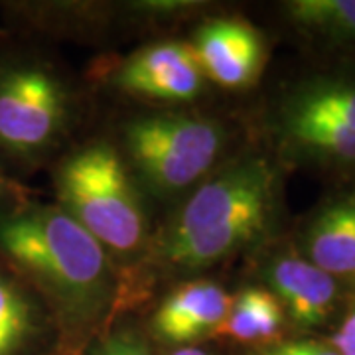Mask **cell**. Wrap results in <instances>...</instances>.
I'll return each mask as SVG.
<instances>
[{"label":"cell","mask_w":355,"mask_h":355,"mask_svg":"<svg viewBox=\"0 0 355 355\" xmlns=\"http://www.w3.org/2000/svg\"><path fill=\"white\" fill-rule=\"evenodd\" d=\"M279 174L265 156L233 154L174 203L127 280V304L162 282L198 279L265 241L279 216Z\"/></svg>","instance_id":"cell-1"},{"label":"cell","mask_w":355,"mask_h":355,"mask_svg":"<svg viewBox=\"0 0 355 355\" xmlns=\"http://www.w3.org/2000/svg\"><path fill=\"white\" fill-rule=\"evenodd\" d=\"M0 259L32 282L62 331H99L127 308L125 275L58 203L0 211Z\"/></svg>","instance_id":"cell-2"},{"label":"cell","mask_w":355,"mask_h":355,"mask_svg":"<svg viewBox=\"0 0 355 355\" xmlns=\"http://www.w3.org/2000/svg\"><path fill=\"white\" fill-rule=\"evenodd\" d=\"M81 89L32 46L0 44V168L32 174L64 154L81 121Z\"/></svg>","instance_id":"cell-3"},{"label":"cell","mask_w":355,"mask_h":355,"mask_svg":"<svg viewBox=\"0 0 355 355\" xmlns=\"http://www.w3.org/2000/svg\"><path fill=\"white\" fill-rule=\"evenodd\" d=\"M55 202L128 277L142 263L153 225L146 198L113 140L95 139L53 162Z\"/></svg>","instance_id":"cell-4"},{"label":"cell","mask_w":355,"mask_h":355,"mask_svg":"<svg viewBox=\"0 0 355 355\" xmlns=\"http://www.w3.org/2000/svg\"><path fill=\"white\" fill-rule=\"evenodd\" d=\"M146 196L178 203L233 154L227 121L198 109H150L130 114L113 140Z\"/></svg>","instance_id":"cell-5"},{"label":"cell","mask_w":355,"mask_h":355,"mask_svg":"<svg viewBox=\"0 0 355 355\" xmlns=\"http://www.w3.org/2000/svg\"><path fill=\"white\" fill-rule=\"evenodd\" d=\"M272 132L291 160L320 168L355 166V79L316 77L292 87L272 116Z\"/></svg>","instance_id":"cell-6"},{"label":"cell","mask_w":355,"mask_h":355,"mask_svg":"<svg viewBox=\"0 0 355 355\" xmlns=\"http://www.w3.org/2000/svg\"><path fill=\"white\" fill-rule=\"evenodd\" d=\"M95 73L114 91L162 109H186L207 89L190 42L174 38L146 42L125 58L97 64Z\"/></svg>","instance_id":"cell-7"},{"label":"cell","mask_w":355,"mask_h":355,"mask_svg":"<svg viewBox=\"0 0 355 355\" xmlns=\"http://www.w3.org/2000/svg\"><path fill=\"white\" fill-rule=\"evenodd\" d=\"M190 46L205 81L225 91H247L265 71V38L239 16L205 18L193 30Z\"/></svg>","instance_id":"cell-8"},{"label":"cell","mask_w":355,"mask_h":355,"mask_svg":"<svg viewBox=\"0 0 355 355\" xmlns=\"http://www.w3.org/2000/svg\"><path fill=\"white\" fill-rule=\"evenodd\" d=\"M261 280L279 300L286 320L302 330L324 326L340 304L342 284L294 249L270 254Z\"/></svg>","instance_id":"cell-9"},{"label":"cell","mask_w":355,"mask_h":355,"mask_svg":"<svg viewBox=\"0 0 355 355\" xmlns=\"http://www.w3.org/2000/svg\"><path fill=\"white\" fill-rule=\"evenodd\" d=\"M231 298L211 279H188L172 284L150 318V331L158 342L186 347L203 338H214L225 322Z\"/></svg>","instance_id":"cell-10"},{"label":"cell","mask_w":355,"mask_h":355,"mask_svg":"<svg viewBox=\"0 0 355 355\" xmlns=\"http://www.w3.org/2000/svg\"><path fill=\"white\" fill-rule=\"evenodd\" d=\"M60 324L32 282L0 259V355H28Z\"/></svg>","instance_id":"cell-11"},{"label":"cell","mask_w":355,"mask_h":355,"mask_svg":"<svg viewBox=\"0 0 355 355\" xmlns=\"http://www.w3.org/2000/svg\"><path fill=\"white\" fill-rule=\"evenodd\" d=\"M296 251L340 284H355V191L326 202L308 219Z\"/></svg>","instance_id":"cell-12"},{"label":"cell","mask_w":355,"mask_h":355,"mask_svg":"<svg viewBox=\"0 0 355 355\" xmlns=\"http://www.w3.org/2000/svg\"><path fill=\"white\" fill-rule=\"evenodd\" d=\"M286 324L282 306L263 284L245 286L231 298L225 322L214 338H225L237 343L272 345Z\"/></svg>","instance_id":"cell-13"},{"label":"cell","mask_w":355,"mask_h":355,"mask_svg":"<svg viewBox=\"0 0 355 355\" xmlns=\"http://www.w3.org/2000/svg\"><path fill=\"white\" fill-rule=\"evenodd\" d=\"M282 14L304 38L328 48H355V0H291Z\"/></svg>","instance_id":"cell-14"},{"label":"cell","mask_w":355,"mask_h":355,"mask_svg":"<svg viewBox=\"0 0 355 355\" xmlns=\"http://www.w3.org/2000/svg\"><path fill=\"white\" fill-rule=\"evenodd\" d=\"M91 355H153L146 338L132 326L111 330Z\"/></svg>","instance_id":"cell-15"},{"label":"cell","mask_w":355,"mask_h":355,"mask_svg":"<svg viewBox=\"0 0 355 355\" xmlns=\"http://www.w3.org/2000/svg\"><path fill=\"white\" fill-rule=\"evenodd\" d=\"M254 355H340L330 343H318L300 340V342H284L266 345Z\"/></svg>","instance_id":"cell-16"},{"label":"cell","mask_w":355,"mask_h":355,"mask_svg":"<svg viewBox=\"0 0 355 355\" xmlns=\"http://www.w3.org/2000/svg\"><path fill=\"white\" fill-rule=\"evenodd\" d=\"M30 200H32L30 188H26L18 178L10 176L6 170L0 168V211L14 209Z\"/></svg>","instance_id":"cell-17"},{"label":"cell","mask_w":355,"mask_h":355,"mask_svg":"<svg viewBox=\"0 0 355 355\" xmlns=\"http://www.w3.org/2000/svg\"><path fill=\"white\" fill-rule=\"evenodd\" d=\"M330 345L340 355H355V304L343 316L338 330L331 334Z\"/></svg>","instance_id":"cell-18"},{"label":"cell","mask_w":355,"mask_h":355,"mask_svg":"<svg viewBox=\"0 0 355 355\" xmlns=\"http://www.w3.org/2000/svg\"><path fill=\"white\" fill-rule=\"evenodd\" d=\"M170 355H214L209 352H205L202 347H196V345H186V347H176Z\"/></svg>","instance_id":"cell-19"}]
</instances>
